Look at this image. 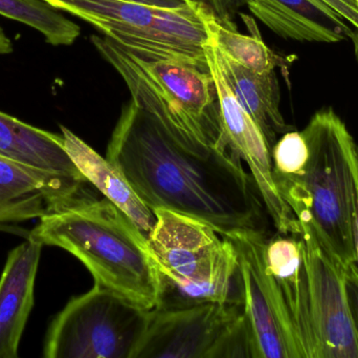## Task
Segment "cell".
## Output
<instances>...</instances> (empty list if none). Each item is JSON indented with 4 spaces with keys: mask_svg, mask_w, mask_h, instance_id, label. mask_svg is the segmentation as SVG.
I'll return each instance as SVG.
<instances>
[{
    "mask_svg": "<svg viewBox=\"0 0 358 358\" xmlns=\"http://www.w3.org/2000/svg\"><path fill=\"white\" fill-rule=\"evenodd\" d=\"M42 247L40 242L27 237L6 259L0 277V358L18 357L19 344L35 302Z\"/></svg>",
    "mask_w": 358,
    "mask_h": 358,
    "instance_id": "4fadbf2b",
    "label": "cell"
},
{
    "mask_svg": "<svg viewBox=\"0 0 358 358\" xmlns=\"http://www.w3.org/2000/svg\"><path fill=\"white\" fill-rule=\"evenodd\" d=\"M61 135L65 151L83 176L148 237L157 221L155 212L136 195L123 172L65 126H61Z\"/></svg>",
    "mask_w": 358,
    "mask_h": 358,
    "instance_id": "2e32d148",
    "label": "cell"
},
{
    "mask_svg": "<svg viewBox=\"0 0 358 358\" xmlns=\"http://www.w3.org/2000/svg\"><path fill=\"white\" fill-rule=\"evenodd\" d=\"M355 1H357V6H358V0H355Z\"/></svg>",
    "mask_w": 358,
    "mask_h": 358,
    "instance_id": "83f0119b",
    "label": "cell"
},
{
    "mask_svg": "<svg viewBox=\"0 0 358 358\" xmlns=\"http://www.w3.org/2000/svg\"><path fill=\"white\" fill-rule=\"evenodd\" d=\"M350 39H352L353 46H355V57L358 62V29H355L353 31L352 35H351Z\"/></svg>",
    "mask_w": 358,
    "mask_h": 358,
    "instance_id": "484cf974",
    "label": "cell"
},
{
    "mask_svg": "<svg viewBox=\"0 0 358 358\" xmlns=\"http://www.w3.org/2000/svg\"><path fill=\"white\" fill-rule=\"evenodd\" d=\"M357 263H358V242L357 245Z\"/></svg>",
    "mask_w": 358,
    "mask_h": 358,
    "instance_id": "4316f807",
    "label": "cell"
},
{
    "mask_svg": "<svg viewBox=\"0 0 358 358\" xmlns=\"http://www.w3.org/2000/svg\"><path fill=\"white\" fill-rule=\"evenodd\" d=\"M309 157L296 180L278 186L301 233L308 231L343 267L357 263L358 146L330 109L317 111L302 130Z\"/></svg>",
    "mask_w": 358,
    "mask_h": 358,
    "instance_id": "7a4b0ae2",
    "label": "cell"
},
{
    "mask_svg": "<svg viewBox=\"0 0 358 358\" xmlns=\"http://www.w3.org/2000/svg\"><path fill=\"white\" fill-rule=\"evenodd\" d=\"M106 158L151 210L192 216L225 237L267 233L266 208L256 182L229 151H196L166 132L130 100L122 111Z\"/></svg>",
    "mask_w": 358,
    "mask_h": 358,
    "instance_id": "6da1fadb",
    "label": "cell"
},
{
    "mask_svg": "<svg viewBox=\"0 0 358 358\" xmlns=\"http://www.w3.org/2000/svg\"><path fill=\"white\" fill-rule=\"evenodd\" d=\"M42 1L90 23L105 37L141 58L181 61L208 69L203 48L208 38V8L195 0L179 8L130 0Z\"/></svg>",
    "mask_w": 358,
    "mask_h": 358,
    "instance_id": "8992f818",
    "label": "cell"
},
{
    "mask_svg": "<svg viewBox=\"0 0 358 358\" xmlns=\"http://www.w3.org/2000/svg\"><path fill=\"white\" fill-rule=\"evenodd\" d=\"M0 155L40 170L86 179L63 146L62 135L0 111Z\"/></svg>",
    "mask_w": 358,
    "mask_h": 358,
    "instance_id": "ac0fdd59",
    "label": "cell"
},
{
    "mask_svg": "<svg viewBox=\"0 0 358 358\" xmlns=\"http://www.w3.org/2000/svg\"><path fill=\"white\" fill-rule=\"evenodd\" d=\"M308 157V145L302 132L292 130L278 139L271 149L273 176L277 189L302 174Z\"/></svg>",
    "mask_w": 358,
    "mask_h": 358,
    "instance_id": "44dd1931",
    "label": "cell"
},
{
    "mask_svg": "<svg viewBox=\"0 0 358 358\" xmlns=\"http://www.w3.org/2000/svg\"><path fill=\"white\" fill-rule=\"evenodd\" d=\"M13 52V43L10 38L0 27V55L10 54Z\"/></svg>",
    "mask_w": 358,
    "mask_h": 358,
    "instance_id": "d4e9b609",
    "label": "cell"
},
{
    "mask_svg": "<svg viewBox=\"0 0 358 358\" xmlns=\"http://www.w3.org/2000/svg\"><path fill=\"white\" fill-rule=\"evenodd\" d=\"M213 13L217 20L229 29H237L234 18L248 0H196Z\"/></svg>",
    "mask_w": 358,
    "mask_h": 358,
    "instance_id": "7402d4cb",
    "label": "cell"
},
{
    "mask_svg": "<svg viewBox=\"0 0 358 358\" xmlns=\"http://www.w3.org/2000/svg\"><path fill=\"white\" fill-rule=\"evenodd\" d=\"M217 55L231 92L256 122L271 151L279 136L292 130L280 111V86L275 71L265 74L250 71L223 54L218 46Z\"/></svg>",
    "mask_w": 358,
    "mask_h": 358,
    "instance_id": "e0dca14e",
    "label": "cell"
},
{
    "mask_svg": "<svg viewBox=\"0 0 358 358\" xmlns=\"http://www.w3.org/2000/svg\"><path fill=\"white\" fill-rule=\"evenodd\" d=\"M250 12L280 37L336 43L350 38V23L322 0H248Z\"/></svg>",
    "mask_w": 358,
    "mask_h": 358,
    "instance_id": "5bb4252c",
    "label": "cell"
},
{
    "mask_svg": "<svg viewBox=\"0 0 358 358\" xmlns=\"http://www.w3.org/2000/svg\"><path fill=\"white\" fill-rule=\"evenodd\" d=\"M265 259L267 270L296 330L305 358H309V277L304 242L301 237L279 233L267 240Z\"/></svg>",
    "mask_w": 358,
    "mask_h": 358,
    "instance_id": "9a60e30c",
    "label": "cell"
},
{
    "mask_svg": "<svg viewBox=\"0 0 358 358\" xmlns=\"http://www.w3.org/2000/svg\"><path fill=\"white\" fill-rule=\"evenodd\" d=\"M203 48L218 99L221 151H229L245 162L278 233L299 237L301 229L298 221L282 199L273 180L271 149L256 122L240 104L227 84L219 64L216 44L210 33Z\"/></svg>",
    "mask_w": 358,
    "mask_h": 358,
    "instance_id": "9c48e42d",
    "label": "cell"
},
{
    "mask_svg": "<svg viewBox=\"0 0 358 358\" xmlns=\"http://www.w3.org/2000/svg\"><path fill=\"white\" fill-rule=\"evenodd\" d=\"M240 16L250 27L252 35H244L238 29L224 27L210 11H206V29L219 50L231 60L256 73H269L278 67L286 69L289 59L278 55L264 43L256 23L250 17L244 14H240Z\"/></svg>",
    "mask_w": 358,
    "mask_h": 358,
    "instance_id": "d6986e66",
    "label": "cell"
},
{
    "mask_svg": "<svg viewBox=\"0 0 358 358\" xmlns=\"http://www.w3.org/2000/svg\"><path fill=\"white\" fill-rule=\"evenodd\" d=\"M235 246L243 287V310L255 358H305L302 345L267 270V237L258 231L225 235Z\"/></svg>",
    "mask_w": 358,
    "mask_h": 358,
    "instance_id": "ba28073f",
    "label": "cell"
},
{
    "mask_svg": "<svg viewBox=\"0 0 358 358\" xmlns=\"http://www.w3.org/2000/svg\"><path fill=\"white\" fill-rule=\"evenodd\" d=\"M147 237L161 275L155 308L173 309L210 303L243 305V287L235 246L212 226L172 210H153Z\"/></svg>",
    "mask_w": 358,
    "mask_h": 358,
    "instance_id": "5b68a950",
    "label": "cell"
},
{
    "mask_svg": "<svg viewBox=\"0 0 358 358\" xmlns=\"http://www.w3.org/2000/svg\"><path fill=\"white\" fill-rule=\"evenodd\" d=\"M187 1H192V0H187ZM195 1H196V0H195Z\"/></svg>",
    "mask_w": 358,
    "mask_h": 358,
    "instance_id": "f1b7e54d",
    "label": "cell"
},
{
    "mask_svg": "<svg viewBox=\"0 0 358 358\" xmlns=\"http://www.w3.org/2000/svg\"><path fill=\"white\" fill-rule=\"evenodd\" d=\"M0 15L37 29L52 46H71L81 34L79 25L42 0H0Z\"/></svg>",
    "mask_w": 358,
    "mask_h": 358,
    "instance_id": "ffe728a7",
    "label": "cell"
},
{
    "mask_svg": "<svg viewBox=\"0 0 358 358\" xmlns=\"http://www.w3.org/2000/svg\"><path fill=\"white\" fill-rule=\"evenodd\" d=\"M332 10L344 17L352 27L358 29V6L355 0H322Z\"/></svg>",
    "mask_w": 358,
    "mask_h": 358,
    "instance_id": "cb8c5ba5",
    "label": "cell"
},
{
    "mask_svg": "<svg viewBox=\"0 0 358 358\" xmlns=\"http://www.w3.org/2000/svg\"><path fill=\"white\" fill-rule=\"evenodd\" d=\"M87 179L40 170L0 155V224L41 219L96 197Z\"/></svg>",
    "mask_w": 358,
    "mask_h": 358,
    "instance_id": "7c38bea8",
    "label": "cell"
},
{
    "mask_svg": "<svg viewBox=\"0 0 358 358\" xmlns=\"http://www.w3.org/2000/svg\"><path fill=\"white\" fill-rule=\"evenodd\" d=\"M345 290L351 319L358 338V266L351 263L344 267Z\"/></svg>",
    "mask_w": 358,
    "mask_h": 358,
    "instance_id": "603a6c76",
    "label": "cell"
},
{
    "mask_svg": "<svg viewBox=\"0 0 358 358\" xmlns=\"http://www.w3.org/2000/svg\"><path fill=\"white\" fill-rule=\"evenodd\" d=\"M39 220L27 237L73 254L96 285L147 310L157 307L161 275L147 237L113 202L90 198Z\"/></svg>",
    "mask_w": 358,
    "mask_h": 358,
    "instance_id": "3957f363",
    "label": "cell"
},
{
    "mask_svg": "<svg viewBox=\"0 0 358 358\" xmlns=\"http://www.w3.org/2000/svg\"><path fill=\"white\" fill-rule=\"evenodd\" d=\"M90 40L125 81L132 100L166 132L196 151L220 149V113L208 69L181 61L143 59L107 37Z\"/></svg>",
    "mask_w": 358,
    "mask_h": 358,
    "instance_id": "277c9868",
    "label": "cell"
},
{
    "mask_svg": "<svg viewBox=\"0 0 358 358\" xmlns=\"http://www.w3.org/2000/svg\"><path fill=\"white\" fill-rule=\"evenodd\" d=\"M304 242L309 277V358H358V338L345 290L344 267L308 231Z\"/></svg>",
    "mask_w": 358,
    "mask_h": 358,
    "instance_id": "8fae6325",
    "label": "cell"
},
{
    "mask_svg": "<svg viewBox=\"0 0 358 358\" xmlns=\"http://www.w3.org/2000/svg\"><path fill=\"white\" fill-rule=\"evenodd\" d=\"M243 319V305L152 309L132 358H218L221 347Z\"/></svg>",
    "mask_w": 358,
    "mask_h": 358,
    "instance_id": "30bf717a",
    "label": "cell"
},
{
    "mask_svg": "<svg viewBox=\"0 0 358 358\" xmlns=\"http://www.w3.org/2000/svg\"><path fill=\"white\" fill-rule=\"evenodd\" d=\"M150 310L94 284L71 298L52 319L44 340L45 358H132Z\"/></svg>",
    "mask_w": 358,
    "mask_h": 358,
    "instance_id": "52a82bcc",
    "label": "cell"
}]
</instances>
